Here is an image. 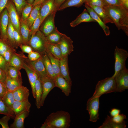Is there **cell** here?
Here are the masks:
<instances>
[{
	"instance_id": "9f6ffc18",
	"label": "cell",
	"mask_w": 128,
	"mask_h": 128,
	"mask_svg": "<svg viewBox=\"0 0 128 128\" xmlns=\"http://www.w3.org/2000/svg\"><path fill=\"white\" fill-rule=\"evenodd\" d=\"M120 110L115 108L112 109L109 112L111 117H112L119 114H120Z\"/></svg>"
},
{
	"instance_id": "d4e9b609",
	"label": "cell",
	"mask_w": 128,
	"mask_h": 128,
	"mask_svg": "<svg viewBox=\"0 0 128 128\" xmlns=\"http://www.w3.org/2000/svg\"><path fill=\"white\" fill-rule=\"evenodd\" d=\"M20 32L22 38L24 45H28L30 39V28L26 22L20 19Z\"/></svg>"
},
{
	"instance_id": "1f68e13d",
	"label": "cell",
	"mask_w": 128,
	"mask_h": 128,
	"mask_svg": "<svg viewBox=\"0 0 128 128\" xmlns=\"http://www.w3.org/2000/svg\"><path fill=\"white\" fill-rule=\"evenodd\" d=\"M41 4L32 7L31 12L26 22L29 28L37 17L39 13Z\"/></svg>"
},
{
	"instance_id": "4dcf8cb0",
	"label": "cell",
	"mask_w": 128,
	"mask_h": 128,
	"mask_svg": "<svg viewBox=\"0 0 128 128\" xmlns=\"http://www.w3.org/2000/svg\"><path fill=\"white\" fill-rule=\"evenodd\" d=\"M46 52L49 59L55 76L60 74L59 59L48 51H46Z\"/></svg>"
},
{
	"instance_id": "4fadbf2b",
	"label": "cell",
	"mask_w": 128,
	"mask_h": 128,
	"mask_svg": "<svg viewBox=\"0 0 128 128\" xmlns=\"http://www.w3.org/2000/svg\"><path fill=\"white\" fill-rule=\"evenodd\" d=\"M54 0H45L41 4L39 11L41 24L46 18L52 12L56 11L55 8Z\"/></svg>"
},
{
	"instance_id": "836d02e7",
	"label": "cell",
	"mask_w": 128,
	"mask_h": 128,
	"mask_svg": "<svg viewBox=\"0 0 128 128\" xmlns=\"http://www.w3.org/2000/svg\"><path fill=\"white\" fill-rule=\"evenodd\" d=\"M86 0H66L60 7L58 11L61 10L67 7H79L84 3Z\"/></svg>"
},
{
	"instance_id": "603a6c76",
	"label": "cell",
	"mask_w": 128,
	"mask_h": 128,
	"mask_svg": "<svg viewBox=\"0 0 128 128\" xmlns=\"http://www.w3.org/2000/svg\"><path fill=\"white\" fill-rule=\"evenodd\" d=\"M36 105L38 109L41 106V101L42 94V88L40 78L38 77L35 84Z\"/></svg>"
},
{
	"instance_id": "5bb4252c",
	"label": "cell",
	"mask_w": 128,
	"mask_h": 128,
	"mask_svg": "<svg viewBox=\"0 0 128 128\" xmlns=\"http://www.w3.org/2000/svg\"><path fill=\"white\" fill-rule=\"evenodd\" d=\"M55 87L60 89L66 96H68L71 92V85L60 74L55 76L54 79Z\"/></svg>"
},
{
	"instance_id": "7402d4cb",
	"label": "cell",
	"mask_w": 128,
	"mask_h": 128,
	"mask_svg": "<svg viewBox=\"0 0 128 128\" xmlns=\"http://www.w3.org/2000/svg\"><path fill=\"white\" fill-rule=\"evenodd\" d=\"M29 113L27 111L24 112L16 116L13 123L10 125V128H23L24 122L25 119L28 115Z\"/></svg>"
},
{
	"instance_id": "7bdbcfd3",
	"label": "cell",
	"mask_w": 128,
	"mask_h": 128,
	"mask_svg": "<svg viewBox=\"0 0 128 128\" xmlns=\"http://www.w3.org/2000/svg\"><path fill=\"white\" fill-rule=\"evenodd\" d=\"M14 40L17 48L20 45L23 44V41L21 34L14 28Z\"/></svg>"
},
{
	"instance_id": "30bf717a",
	"label": "cell",
	"mask_w": 128,
	"mask_h": 128,
	"mask_svg": "<svg viewBox=\"0 0 128 128\" xmlns=\"http://www.w3.org/2000/svg\"><path fill=\"white\" fill-rule=\"evenodd\" d=\"M40 78L43 91L41 103L42 106H43L48 94L55 87L54 80L50 77L48 76H44Z\"/></svg>"
},
{
	"instance_id": "f35d334b",
	"label": "cell",
	"mask_w": 128,
	"mask_h": 128,
	"mask_svg": "<svg viewBox=\"0 0 128 128\" xmlns=\"http://www.w3.org/2000/svg\"><path fill=\"white\" fill-rule=\"evenodd\" d=\"M41 24V21L39 13L37 18L30 28V39L32 36L35 34L40 30V27Z\"/></svg>"
},
{
	"instance_id": "6da1fadb",
	"label": "cell",
	"mask_w": 128,
	"mask_h": 128,
	"mask_svg": "<svg viewBox=\"0 0 128 128\" xmlns=\"http://www.w3.org/2000/svg\"><path fill=\"white\" fill-rule=\"evenodd\" d=\"M105 12L118 30L122 29L128 36V9L121 5L105 6Z\"/></svg>"
},
{
	"instance_id": "2e32d148",
	"label": "cell",
	"mask_w": 128,
	"mask_h": 128,
	"mask_svg": "<svg viewBox=\"0 0 128 128\" xmlns=\"http://www.w3.org/2000/svg\"><path fill=\"white\" fill-rule=\"evenodd\" d=\"M26 63L31 67L40 77L48 76L43 61L42 56L38 59L34 61L26 60Z\"/></svg>"
},
{
	"instance_id": "83f0119b",
	"label": "cell",
	"mask_w": 128,
	"mask_h": 128,
	"mask_svg": "<svg viewBox=\"0 0 128 128\" xmlns=\"http://www.w3.org/2000/svg\"><path fill=\"white\" fill-rule=\"evenodd\" d=\"M41 55L48 76L54 80L55 76L49 59L46 52Z\"/></svg>"
},
{
	"instance_id": "cb8c5ba5",
	"label": "cell",
	"mask_w": 128,
	"mask_h": 128,
	"mask_svg": "<svg viewBox=\"0 0 128 128\" xmlns=\"http://www.w3.org/2000/svg\"><path fill=\"white\" fill-rule=\"evenodd\" d=\"M126 123L124 120L120 123H117L113 121L111 117L107 115L102 125L98 127L99 128H125Z\"/></svg>"
},
{
	"instance_id": "484cf974",
	"label": "cell",
	"mask_w": 128,
	"mask_h": 128,
	"mask_svg": "<svg viewBox=\"0 0 128 128\" xmlns=\"http://www.w3.org/2000/svg\"><path fill=\"white\" fill-rule=\"evenodd\" d=\"M89 6L94 10L105 24L109 23H114L113 20L106 13L103 7L93 6Z\"/></svg>"
},
{
	"instance_id": "6f0895ef",
	"label": "cell",
	"mask_w": 128,
	"mask_h": 128,
	"mask_svg": "<svg viewBox=\"0 0 128 128\" xmlns=\"http://www.w3.org/2000/svg\"><path fill=\"white\" fill-rule=\"evenodd\" d=\"M8 0H0V14L6 8Z\"/></svg>"
},
{
	"instance_id": "5b68a950",
	"label": "cell",
	"mask_w": 128,
	"mask_h": 128,
	"mask_svg": "<svg viewBox=\"0 0 128 128\" xmlns=\"http://www.w3.org/2000/svg\"><path fill=\"white\" fill-rule=\"evenodd\" d=\"M114 54L115 60V72L112 77L114 78L119 71L126 67V61L128 56V52L124 49L116 46Z\"/></svg>"
},
{
	"instance_id": "f1b7e54d",
	"label": "cell",
	"mask_w": 128,
	"mask_h": 128,
	"mask_svg": "<svg viewBox=\"0 0 128 128\" xmlns=\"http://www.w3.org/2000/svg\"><path fill=\"white\" fill-rule=\"evenodd\" d=\"M14 28L9 19L7 31V41L9 45L12 48L15 49L17 47L14 37Z\"/></svg>"
},
{
	"instance_id": "6125c7cd",
	"label": "cell",
	"mask_w": 128,
	"mask_h": 128,
	"mask_svg": "<svg viewBox=\"0 0 128 128\" xmlns=\"http://www.w3.org/2000/svg\"><path fill=\"white\" fill-rule=\"evenodd\" d=\"M1 39V34H0V39Z\"/></svg>"
},
{
	"instance_id": "11a10c76",
	"label": "cell",
	"mask_w": 128,
	"mask_h": 128,
	"mask_svg": "<svg viewBox=\"0 0 128 128\" xmlns=\"http://www.w3.org/2000/svg\"><path fill=\"white\" fill-rule=\"evenodd\" d=\"M66 0H54V3L55 9L57 11L61 5Z\"/></svg>"
},
{
	"instance_id": "44dd1931",
	"label": "cell",
	"mask_w": 128,
	"mask_h": 128,
	"mask_svg": "<svg viewBox=\"0 0 128 128\" xmlns=\"http://www.w3.org/2000/svg\"><path fill=\"white\" fill-rule=\"evenodd\" d=\"M13 93L15 100L19 101H23L28 98L30 95L29 90L22 85L14 91Z\"/></svg>"
},
{
	"instance_id": "bcb514c9",
	"label": "cell",
	"mask_w": 128,
	"mask_h": 128,
	"mask_svg": "<svg viewBox=\"0 0 128 128\" xmlns=\"http://www.w3.org/2000/svg\"><path fill=\"white\" fill-rule=\"evenodd\" d=\"M9 66V64L6 61L3 57L0 54V68L7 73Z\"/></svg>"
},
{
	"instance_id": "7c38bea8",
	"label": "cell",
	"mask_w": 128,
	"mask_h": 128,
	"mask_svg": "<svg viewBox=\"0 0 128 128\" xmlns=\"http://www.w3.org/2000/svg\"><path fill=\"white\" fill-rule=\"evenodd\" d=\"M73 42V41L70 37L63 34L61 40L59 43L62 57L68 56L74 50Z\"/></svg>"
},
{
	"instance_id": "ba28073f",
	"label": "cell",
	"mask_w": 128,
	"mask_h": 128,
	"mask_svg": "<svg viewBox=\"0 0 128 128\" xmlns=\"http://www.w3.org/2000/svg\"><path fill=\"white\" fill-rule=\"evenodd\" d=\"M6 8L8 11L9 19L14 29L20 33V18L12 0H8Z\"/></svg>"
},
{
	"instance_id": "681fc988",
	"label": "cell",
	"mask_w": 128,
	"mask_h": 128,
	"mask_svg": "<svg viewBox=\"0 0 128 128\" xmlns=\"http://www.w3.org/2000/svg\"><path fill=\"white\" fill-rule=\"evenodd\" d=\"M9 46H10L9 45L1 39H0V54L3 56Z\"/></svg>"
},
{
	"instance_id": "d6986e66",
	"label": "cell",
	"mask_w": 128,
	"mask_h": 128,
	"mask_svg": "<svg viewBox=\"0 0 128 128\" xmlns=\"http://www.w3.org/2000/svg\"><path fill=\"white\" fill-rule=\"evenodd\" d=\"M84 6L91 17L97 22L102 28L106 36L110 35V32L109 27L106 25L94 10L90 6L85 4Z\"/></svg>"
},
{
	"instance_id": "4316f807",
	"label": "cell",
	"mask_w": 128,
	"mask_h": 128,
	"mask_svg": "<svg viewBox=\"0 0 128 128\" xmlns=\"http://www.w3.org/2000/svg\"><path fill=\"white\" fill-rule=\"evenodd\" d=\"M46 50L56 58L60 59L62 57V55L59 43L53 44L48 42L46 44Z\"/></svg>"
},
{
	"instance_id": "8fae6325",
	"label": "cell",
	"mask_w": 128,
	"mask_h": 128,
	"mask_svg": "<svg viewBox=\"0 0 128 128\" xmlns=\"http://www.w3.org/2000/svg\"><path fill=\"white\" fill-rule=\"evenodd\" d=\"M9 20L8 11L5 8L0 14V31L1 39L8 45L7 39V31Z\"/></svg>"
},
{
	"instance_id": "ffe728a7",
	"label": "cell",
	"mask_w": 128,
	"mask_h": 128,
	"mask_svg": "<svg viewBox=\"0 0 128 128\" xmlns=\"http://www.w3.org/2000/svg\"><path fill=\"white\" fill-rule=\"evenodd\" d=\"M96 22L91 17L86 9H85L75 19L70 23V25L71 27H74L82 22Z\"/></svg>"
},
{
	"instance_id": "680465c9",
	"label": "cell",
	"mask_w": 128,
	"mask_h": 128,
	"mask_svg": "<svg viewBox=\"0 0 128 128\" xmlns=\"http://www.w3.org/2000/svg\"><path fill=\"white\" fill-rule=\"evenodd\" d=\"M121 5L128 9V0H119Z\"/></svg>"
},
{
	"instance_id": "db71d44e",
	"label": "cell",
	"mask_w": 128,
	"mask_h": 128,
	"mask_svg": "<svg viewBox=\"0 0 128 128\" xmlns=\"http://www.w3.org/2000/svg\"><path fill=\"white\" fill-rule=\"evenodd\" d=\"M7 76L6 73L0 68V82L5 84Z\"/></svg>"
},
{
	"instance_id": "ac0fdd59",
	"label": "cell",
	"mask_w": 128,
	"mask_h": 128,
	"mask_svg": "<svg viewBox=\"0 0 128 128\" xmlns=\"http://www.w3.org/2000/svg\"><path fill=\"white\" fill-rule=\"evenodd\" d=\"M68 56H63L59 59L60 74L71 85L72 82L70 78L68 64Z\"/></svg>"
},
{
	"instance_id": "d590c367",
	"label": "cell",
	"mask_w": 128,
	"mask_h": 128,
	"mask_svg": "<svg viewBox=\"0 0 128 128\" xmlns=\"http://www.w3.org/2000/svg\"><path fill=\"white\" fill-rule=\"evenodd\" d=\"M0 114L7 115L10 117L11 118L14 119L15 115L13 110L8 107L0 98Z\"/></svg>"
},
{
	"instance_id": "d6a6232c",
	"label": "cell",
	"mask_w": 128,
	"mask_h": 128,
	"mask_svg": "<svg viewBox=\"0 0 128 128\" xmlns=\"http://www.w3.org/2000/svg\"><path fill=\"white\" fill-rule=\"evenodd\" d=\"M63 34L60 32L56 27L55 30L46 37L48 42L57 44L60 42Z\"/></svg>"
},
{
	"instance_id": "e575fe53",
	"label": "cell",
	"mask_w": 128,
	"mask_h": 128,
	"mask_svg": "<svg viewBox=\"0 0 128 128\" xmlns=\"http://www.w3.org/2000/svg\"><path fill=\"white\" fill-rule=\"evenodd\" d=\"M7 74V76L11 78L22 81L20 70L17 68L9 65Z\"/></svg>"
},
{
	"instance_id": "8d00e7d4",
	"label": "cell",
	"mask_w": 128,
	"mask_h": 128,
	"mask_svg": "<svg viewBox=\"0 0 128 128\" xmlns=\"http://www.w3.org/2000/svg\"><path fill=\"white\" fill-rule=\"evenodd\" d=\"M23 61L19 56L15 54L13 55L9 63L10 66H13L20 70L23 69Z\"/></svg>"
},
{
	"instance_id": "74e56055",
	"label": "cell",
	"mask_w": 128,
	"mask_h": 128,
	"mask_svg": "<svg viewBox=\"0 0 128 128\" xmlns=\"http://www.w3.org/2000/svg\"><path fill=\"white\" fill-rule=\"evenodd\" d=\"M1 99L6 104L12 109L13 105L15 101L13 91H8Z\"/></svg>"
},
{
	"instance_id": "277c9868",
	"label": "cell",
	"mask_w": 128,
	"mask_h": 128,
	"mask_svg": "<svg viewBox=\"0 0 128 128\" xmlns=\"http://www.w3.org/2000/svg\"><path fill=\"white\" fill-rule=\"evenodd\" d=\"M47 42L46 37L39 30L31 36L28 45L31 47L33 51L42 55L46 52Z\"/></svg>"
},
{
	"instance_id": "60d3db41",
	"label": "cell",
	"mask_w": 128,
	"mask_h": 128,
	"mask_svg": "<svg viewBox=\"0 0 128 128\" xmlns=\"http://www.w3.org/2000/svg\"><path fill=\"white\" fill-rule=\"evenodd\" d=\"M15 6L19 17L21 16L22 10L28 3L26 0H12Z\"/></svg>"
},
{
	"instance_id": "9c48e42d",
	"label": "cell",
	"mask_w": 128,
	"mask_h": 128,
	"mask_svg": "<svg viewBox=\"0 0 128 128\" xmlns=\"http://www.w3.org/2000/svg\"><path fill=\"white\" fill-rule=\"evenodd\" d=\"M56 12L54 11L47 16L40 25L39 29L46 37L55 29L54 20Z\"/></svg>"
},
{
	"instance_id": "8992f818",
	"label": "cell",
	"mask_w": 128,
	"mask_h": 128,
	"mask_svg": "<svg viewBox=\"0 0 128 128\" xmlns=\"http://www.w3.org/2000/svg\"><path fill=\"white\" fill-rule=\"evenodd\" d=\"M114 78L116 91L122 92L128 89V70L126 67L119 71Z\"/></svg>"
},
{
	"instance_id": "52a82bcc",
	"label": "cell",
	"mask_w": 128,
	"mask_h": 128,
	"mask_svg": "<svg viewBox=\"0 0 128 128\" xmlns=\"http://www.w3.org/2000/svg\"><path fill=\"white\" fill-rule=\"evenodd\" d=\"M99 97L91 98L87 101L86 109L89 115L90 121L95 122L99 119Z\"/></svg>"
},
{
	"instance_id": "7dc6e473",
	"label": "cell",
	"mask_w": 128,
	"mask_h": 128,
	"mask_svg": "<svg viewBox=\"0 0 128 128\" xmlns=\"http://www.w3.org/2000/svg\"><path fill=\"white\" fill-rule=\"evenodd\" d=\"M41 56V55L37 52L33 51L28 54V55L29 59L30 61L36 60Z\"/></svg>"
},
{
	"instance_id": "e0dca14e",
	"label": "cell",
	"mask_w": 128,
	"mask_h": 128,
	"mask_svg": "<svg viewBox=\"0 0 128 128\" xmlns=\"http://www.w3.org/2000/svg\"><path fill=\"white\" fill-rule=\"evenodd\" d=\"M31 106V104L27 98L23 101H15L12 109L16 116L26 111L29 113Z\"/></svg>"
},
{
	"instance_id": "ab89813d",
	"label": "cell",
	"mask_w": 128,
	"mask_h": 128,
	"mask_svg": "<svg viewBox=\"0 0 128 128\" xmlns=\"http://www.w3.org/2000/svg\"><path fill=\"white\" fill-rule=\"evenodd\" d=\"M32 6L28 3L22 10L20 19L24 22H26L32 9Z\"/></svg>"
},
{
	"instance_id": "816d5d0a",
	"label": "cell",
	"mask_w": 128,
	"mask_h": 128,
	"mask_svg": "<svg viewBox=\"0 0 128 128\" xmlns=\"http://www.w3.org/2000/svg\"><path fill=\"white\" fill-rule=\"evenodd\" d=\"M19 47L23 52L28 54L33 51L31 47L28 45L23 44L20 46Z\"/></svg>"
},
{
	"instance_id": "94428289",
	"label": "cell",
	"mask_w": 128,
	"mask_h": 128,
	"mask_svg": "<svg viewBox=\"0 0 128 128\" xmlns=\"http://www.w3.org/2000/svg\"><path fill=\"white\" fill-rule=\"evenodd\" d=\"M27 1L28 4L33 5L35 0H27Z\"/></svg>"
},
{
	"instance_id": "f907efd6",
	"label": "cell",
	"mask_w": 128,
	"mask_h": 128,
	"mask_svg": "<svg viewBox=\"0 0 128 128\" xmlns=\"http://www.w3.org/2000/svg\"><path fill=\"white\" fill-rule=\"evenodd\" d=\"M102 0L104 4V6L121 5L119 0Z\"/></svg>"
},
{
	"instance_id": "ee69618b",
	"label": "cell",
	"mask_w": 128,
	"mask_h": 128,
	"mask_svg": "<svg viewBox=\"0 0 128 128\" xmlns=\"http://www.w3.org/2000/svg\"><path fill=\"white\" fill-rule=\"evenodd\" d=\"M84 4L89 6H93L103 7L104 6L102 0H86Z\"/></svg>"
},
{
	"instance_id": "c3c4849f",
	"label": "cell",
	"mask_w": 128,
	"mask_h": 128,
	"mask_svg": "<svg viewBox=\"0 0 128 128\" xmlns=\"http://www.w3.org/2000/svg\"><path fill=\"white\" fill-rule=\"evenodd\" d=\"M127 118L125 115L123 114H119L114 117H111L112 120L117 123H120L123 122Z\"/></svg>"
},
{
	"instance_id": "7a4b0ae2",
	"label": "cell",
	"mask_w": 128,
	"mask_h": 128,
	"mask_svg": "<svg viewBox=\"0 0 128 128\" xmlns=\"http://www.w3.org/2000/svg\"><path fill=\"white\" fill-rule=\"evenodd\" d=\"M71 122L70 114L59 110L50 114L47 117L41 128H68Z\"/></svg>"
},
{
	"instance_id": "9a60e30c",
	"label": "cell",
	"mask_w": 128,
	"mask_h": 128,
	"mask_svg": "<svg viewBox=\"0 0 128 128\" xmlns=\"http://www.w3.org/2000/svg\"><path fill=\"white\" fill-rule=\"evenodd\" d=\"M23 69L26 71L30 84L32 93L33 97L36 98L35 84L36 81L39 77L36 72L29 65L23 61Z\"/></svg>"
},
{
	"instance_id": "f5cc1de1",
	"label": "cell",
	"mask_w": 128,
	"mask_h": 128,
	"mask_svg": "<svg viewBox=\"0 0 128 128\" xmlns=\"http://www.w3.org/2000/svg\"><path fill=\"white\" fill-rule=\"evenodd\" d=\"M7 91L5 84L0 82V98H2Z\"/></svg>"
},
{
	"instance_id": "f546056e",
	"label": "cell",
	"mask_w": 128,
	"mask_h": 128,
	"mask_svg": "<svg viewBox=\"0 0 128 128\" xmlns=\"http://www.w3.org/2000/svg\"><path fill=\"white\" fill-rule=\"evenodd\" d=\"M5 84L8 91H13L22 85V81L11 78L7 76Z\"/></svg>"
},
{
	"instance_id": "f6af8a7d",
	"label": "cell",
	"mask_w": 128,
	"mask_h": 128,
	"mask_svg": "<svg viewBox=\"0 0 128 128\" xmlns=\"http://www.w3.org/2000/svg\"><path fill=\"white\" fill-rule=\"evenodd\" d=\"M11 118L10 116L5 115L0 119V124L2 128H9L8 122Z\"/></svg>"
},
{
	"instance_id": "b9f144b4",
	"label": "cell",
	"mask_w": 128,
	"mask_h": 128,
	"mask_svg": "<svg viewBox=\"0 0 128 128\" xmlns=\"http://www.w3.org/2000/svg\"><path fill=\"white\" fill-rule=\"evenodd\" d=\"M15 49L9 46L4 53L3 56L8 64H9L13 55L15 53Z\"/></svg>"
},
{
	"instance_id": "91938a15",
	"label": "cell",
	"mask_w": 128,
	"mask_h": 128,
	"mask_svg": "<svg viewBox=\"0 0 128 128\" xmlns=\"http://www.w3.org/2000/svg\"><path fill=\"white\" fill-rule=\"evenodd\" d=\"M45 0H35L33 4L32 7L40 4H41Z\"/></svg>"
},
{
	"instance_id": "3957f363",
	"label": "cell",
	"mask_w": 128,
	"mask_h": 128,
	"mask_svg": "<svg viewBox=\"0 0 128 128\" xmlns=\"http://www.w3.org/2000/svg\"><path fill=\"white\" fill-rule=\"evenodd\" d=\"M115 91H116V90L114 78L112 77L107 78L98 82L96 86L95 92L91 98L100 97L104 94Z\"/></svg>"
}]
</instances>
